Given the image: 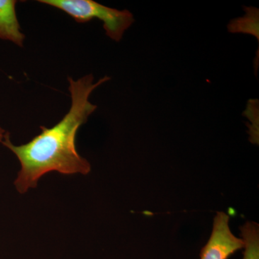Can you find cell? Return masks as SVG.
I'll return each mask as SVG.
<instances>
[{"label": "cell", "instance_id": "ba28073f", "mask_svg": "<svg viewBox=\"0 0 259 259\" xmlns=\"http://www.w3.org/2000/svg\"><path fill=\"white\" fill-rule=\"evenodd\" d=\"M6 134V131H5V130L2 127V126L0 125V144H2L3 140H4V138Z\"/></svg>", "mask_w": 259, "mask_h": 259}, {"label": "cell", "instance_id": "7a4b0ae2", "mask_svg": "<svg viewBox=\"0 0 259 259\" xmlns=\"http://www.w3.org/2000/svg\"><path fill=\"white\" fill-rule=\"evenodd\" d=\"M38 3L61 10L77 23H87L94 18L101 20L107 36L116 42L120 41L135 22L128 10L108 8L93 0H39Z\"/></svg>", "mask_w": 259, "mask_h": 259}, {"label": "cell", "instance_id": "5b68a950", "mask_svg": "<svg viewBox=\"0 0 259 259\" xmlns=\"http://www.w3.org/2000/svg\"><path fill=\"white\" fill-rule=\"evenodd\" d=\"M245 15L233 19L228 25L231 33H244L253 35L259 41V10L253 7H243Z\"/></svg>", "mask_w": 259, "mask_h": 259}, {"label": "cell", "instance_id": "3957f363", "mask_svg": "<svg viewBox=\"0 0 259 259\" xmlns=\"http://www.w3.org/2000/svg\"><path fill=\"white\" fill-rule=\"evenodd\" d=\"M229 221L230 216L226 212H217L209 241L201 250V259H228L243 248V239L232 233Z\"/></svg>", "mask_w": 259, "mask_h": 259}, {"label": "cell", "instance_id": "6da1fadb", "mask_svg": "<svg viewBox=\"0 0 259 259\" xmlns=\"http://www.w3.org/2000/svg\"><path fill=\"white\" fill-rule=\"evenodd\" d=\"M110 79V76H104L94 82L92 74L77 80L68 78L71 106L60 122L51 128L40 127L42 131L38 136L20 146L13 144L7 133L2 144L14 153L20 163L14 182L19 193L25 194L35 188L39 180L50 172L87 175L91 171L90 162L76 149V136L80 127L97 110V105L90 102L91 94Z\"/></svg>", "mask_w": 259, "mask_h": 259}, {"label": "cell", "instance_id": "277c9868", "mask_svg": "<svg viewBox=\"0 0 259 259\" xmlns=\"http://www.w3.org/2000/svg\"><path fill=\"white\" fill-rule=\"evenodd\" d=\"M15 0H0V39L23 47L25 34L17 16Z\"/></svg>", "mask_w": 259, "mask_h": 259}, {"label": "cell", "instance_id": "8992f818", "mask_svg": "<svg viewBox=\"0 0 259 259\" xmlns=\"http://www.w3.org/2000/svg\"><path fill=\"white\" fill-rule=\"evenodd\" d=\"M244 243L243 259H259V226L254 222H247L241 228Z\"/></svg>", "mask_w": 259, "mask_h": 259}, {"label": "cell", "instance_id": "52a82bcc", "mask_svg": "<svg viewBox=\"0 0 259 259\" xmlns=\"http://www.w3.org/2000/svg\"><path fill=\"white\" fill-rule=\"evenodd\" d=\"M258 100H249L245 115L248 117L251 125L249 127L250 142L258 144Z\"/></svg>", "mask_w": 259, "mask_h": 259}]
</instances>
